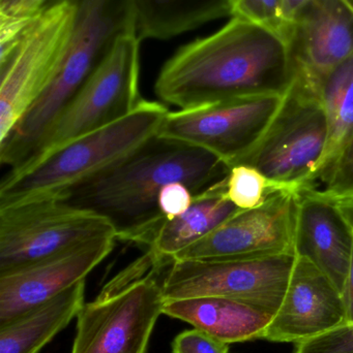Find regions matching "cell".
<instances>
[{
  "mask_svg": "<svg viewBox=\"0 0 353 353\" xmlns=\"http://www.w3.org/2000/svg\"><path fill=\"white\" fill-rule=\"evenodd\" d=\"M289 49L279 33L232 17L217 32L187 43L160 70L155 92L180 110L254 95H284L292 83Z\"/></svg>",
  "mask_w": 353,
  "mask_h": 353,
  "instance_id": "cell-1",
  "label": "cell"
},
{
  "mask_svg": "<svg viewBox=\"0 0 353 353\" xmlns=\"http://www.w3.org/2000/svg\"><path fill=\"white\" fill-rule=\"evenodd\" d=\"M229 172V165L209 151L157 136L60 197L103 216L115 228L118 241L135 245L165 218L158 205L163 187L184 183L196 195L227 179Z\"/></svg>",
  "mask_w": 353,
  "mask_h": 353,
  "instance_id": "cell-2",
  "label": "cell"
},
{
  "mask_svg": "<svg viewBox=\"0 0 353 353\" xmlns=\"http://www.w3.org/2000/svg\"><path fill=\"white\" fill-rule=\"evenodd\" d=\"M137 31L134 0H80L66 56L57 74L10 134L0 141V161L22 165L62 110L109 55L118 39Z\"/></svg>",
  "mask_w": 353,
  "mask_h": 353,
  "instance_id": "cell-3",
  "label": "cell"
},
{
  "mask_svg": "<svg viewBox=\"0 0 353 353\" xmlns=\"http://www.w3.org/2000/svg\"><path fill=\"white\" fill-rule=\"evenodd\" d=\"M169 112L165 103L142 99L126 117L60 147L37 163L8 172L0 184V208L62 196L157 137Z\"/></svg>",
  "mask_w": 353,
  "mask_h": 353,
  "instance_id": "cell-4",
  "label": "cell"
},
{
  "mask_svg": "<svg viewBox=\"0 0 353 353\" xmlns=\"http://www.w3.org/2000/svg\"><path fill=\"white\" fill-rule=\"evenodd\" d=\"M157 272L144 253L85 303L70 353H146L165 302Z\"/></svg>",
  "mask_w": 353,
  "mask_h": 353,
  "instance_id": "cell-5",
  "label": "cell"
},
{
  "mask_svg": "<svg viewBox=\"0 0 353 353\" xmlns=\"http://www.w3.org/2000/svg\"><path fill=\"white\" fill-rule=\"evenodd\" d=\"M140 41L137 31L118 39L109 55L46 130L30 157L16 170L126 117L138 107L143 99L139 91Z\"/></svg>",
  "mask_w": 353,
  "mask_h": 353,
  "instance_id": "cell-6",
  "label": "cell"
},
{
  "mask_svg": "<svg viewBox=\"0 0 353 353\" xmlns=\"http://www.w3.org/2000/svg\"><path fill=\"white\" fill-rule=\"evenodd\" d=\"M113 234L109 220L60 196L0 208V275Z\"/></svg>",
  "mask_w": 353,
  "mask_h": 353,
  "instance_id": "cell-7",
  "label": "cell"
},
{
  "mask_svg": "<svg viewBox=\"0 0 353 353\" xmlns=\"http://www.w3.org/2000/svg\"><path fill=\"white\" fill-rule=\"evenodd\" d=\"M327 142V122L321 97L292 81L267 134L238 163L252 165L303 192L312 184Z\"/></svg>",
  "mask_w": 353,
  "mask_h": 353,
  "instance_id": "cell-8",
  "label": "cell"
},
{
  "mask_svg": "<svg viewBox=\"0 0 353 353\" xmlns=\"http://www.w3.org/2000/svg\"><path fill=\"white\" fill-rule=\"evenodd\" d=\"M76 6H56L29 23L14 49L0 59V141L49 86L66 56Z\"/></svg>",
  "mask_w": 353,
  "mask_h": 353,
  "instance_id": "cell-9",
  "label": "cell"
},
{
  "mask_svg": "<svg viewBox=\"0 0 353 353\" xmlns=\"http://www.w3.org/2000/svg\"><path fill=\"white\" fill-rule=\"evenodd\" d=\"M296 255L252 261H176L161 281L166 300L221 296L252 305L269 314L279 310Z\"/></svg>",
  "mask_w": 353,
  "mask_h": 353,
  "instance_id": "cell-10",
  "label": "cell"
},
{
  "mask_svg": "<svg viewBox=\"0 0 353 353\" xmlns=\"http://www.w3.org/2000/svg\"><path fill=\"white\" fill-rule=\"evenodd\" d=\"M284 97L254 95L170 111L158 137L204 149L232 167L263 140Z\"/></svg>",
  "mask_w": 353,
  "mask_h": 353,
  "instance_id": "cell-11",
  "label": "cell"
},
{
  "mask_svg": "<svg viewBox=\"0 0 353 353\" xmlns=\"http://www.w3.org/2000/svg\"><path fill=\"white\" fill-rule=\"evenodd\" d=\"M300 193H274L260 207L240 210L180 251L176 261H252L296 254Z\"/></svg>",
  "mask_w": 353,
  "mask_h": 353,
  "instance_id": "cell-12",
  "label": "cell"
},
{
  "mask_svg": "<svg viewBox=\"0 0 353 353\" xmlns=\"http://www.w3.org/2000/svg\"><path fill=\"white\" fill-rule=\"evenodd\" d=\"M286 43L292 81L319 94L327 76L353 54V8L347 0H309L290 19Z\"/></svg>",
  "mask_w": 353,
  "mask_h": 353,
  "instance_id": "cell-13",
  "label": "cell"
},
{
  "mask_svg": "<svg viewBox=\"0 0 353 353\" xmlns=\"http://www.w3.org/2000/svg\"><path fill=\"white\" fill-rule=\"evenodd\" d=\"M116 236H105L0 275V325L55 298L103 263L113 251Z\"/></svg>",
  "mask_w": 353,
  "mask_h": 353,
  "instance_id": "cell-14",
  "label": "cell"
},
{
  "mask_svg": "<svg viewBox=\"0 0 353 353\" xmlns=\"http://www.w3.org/2000/svg\"><path fill=\"white\" fill-rule=\"evenodd\" d=\"M346 321L342 294L310 261L296 256L283 302L260 340L298 343Z\"/></svg>",
  "mask_w": 353,
  "mask_h": 353,
  "instance_id": "cell-15",
  "label": "cell"
},
{
  "mask_svg": "<svg viewBox=\"0 0 353 353\" xmlns=\"http://www.w3.org/2000/svg\"><path fill=\"white\" fill-rule=\"evenodd\" d=\"M353 248V232L337 203L303 191L296 230V256L316 265L342 294Z\"/></svg>",
  "mask_w": 353,
  "mask_h": 353,
  "instance_id": "cell-16",
  "label": "cell"
},
{
  "mask_svg": "<svg viewBox=\"0 0 353 353\" xmlns=\"http://www.w3.org/2000/svg\"><path fill=\"white\" fill-rule=\"evenodd\" d=\"M226 181L194 195L192 205L184 214L171 219L163 218L139 239L136 245L146 248L145 253L158 271L240 211L226 195Z\"/></svg>",
  "mask_w": 353,
  "mask_h": 353,
  "instance_id": "cell-17",
  "label": "cell"
},
{
  "mask_svg": "<svg viewBox=\"0 0 353 353\" xmlns=\"http://www.w3.org/2000/svg\"><path fill=\"white\" fill-rule=\"evenodd\" d=\"M163 314L180 319L227 344L260 340L274 315L221 296L166 300Z\"/></svg>",
  "mask_w": 353,
  "mask_h": 353,
  "instance_id": "cell-18",
  "label": "cell"
},
{
  "mask_svg": "<svg viewBox=\"0 0 353 353\" xmlns=\"http://www.w3.org/2000/svg\"><path fill=\"white\" fill-rule=\"evenodd\" d=\"M85 280L48 302L0 325V353H39L78 316L84 306Z\"/></svg>",
  "mask_w": 353,
  "mask_h": 353,
  "instance_id": "cell-19",
  "label": "cell"
},
{
  "mask_svg": "<svg viewBox=\"0 0 353 353\" xmlns=\"http://www.w3.org/2000/svg\"><path fill=\"white\" fill-rule=\"evenodd\" d=\"M327 122V142L321 165L306 191H318L329 178L353 134V54L323 81L319 91Z\"/></svg>",
  "mask_w": 353,
  "mask_h": 353,
  "instance_id": "cell-20",
  "label": "cell"
},
{
  "mask_svg": "<svg viewBox=\"0 0 353 353\" xmlns=\"http://www.w3.org/2000/svg\"><path fill=\"white\" fill-rule=\"evenodd\" d=\"M134 6L140 41L170 39L230 16L228 0H134Z\"/></svg>",
  "mask_w": 353,
  "mask_h": 353,
  "instance_id": "cell-21",
  "label": "cell"
},
{
  "mask_svg": "<svg viewBox=\"0 0 353 353\" xmlns=\"http://www.w3.org/2000/svg\"><path fill=\"white\" fill-rule=\"evenodd\" d=\"M280 191L300 193L289 185L273 180L252 165L236 163L230 167L226 181V195L238 209L260 207L271 194Z\"/></svg>",
  "mask_w": 353,
  "mask_h": 353,
  "instance_id": "cell-22",
  "label": "cell"
},
{
  "mask_svg": "<svg viewBox=\"0 0 353 353\" xmlns=\"http://www.w3.org/2000/svg\"><path fill=\"white\" fill-rule=\"evenodd\" d=\"M230 16L263 25L285 37L289 22L282 12V0H228Z\"/></svg>",
  "mask_w": 353,
  "mask_h": 353,
  "instance_id": "cell-23",
  "label": "cell"
},
{
  "mask_svg": "<svg viewBox=\"0 0 353 353\" xmlns=\"http://www.w3.org/2000/svg\"><path fill=\"white\" fill-rule=\"evenodd\" d=\"M331 201L353 196V134L340 152L329 178L318 191H311Z\"/></svg>",
  "mask_w": 353,
  "mask_h": 353,
  "instance_id": "cell-24",
  "label": "cell"
},
{
  "mask_svg": "<svg viewBox=\"0 0 353 353\" xmlns=\"http://www.w3.org/2000/svg\"><path fill=\"white\" fill-rule=\"evenodd\" d=\"M292 353H353V323H343L316 337L294 344Z\"/></svg>",
  "mask_w": 353,
  "mask_h": 353,
  "instance_id": "cell-25",
  "label": "cell"
},
{
  "mask_svg": "<svg viewBox=\"0 0 353 353\" xmlns=\"http://www.w3.org/2000/svg\"><path fill=\"white\" fill-rule=\"evenodd\" d=\"M172 353H229V344L194 327L174 338Z\"/></svg>",
  "mask_w": 353,
  "mask_h": 353,
  "instance_id": "cell-26",
  "label": "cell"
},
{
  "mask_svg": "<svg viewBox=\"0 0 353 353\" xmlns=\"http://www.w3.org/2000/svg\"><path fill=\"white\" fill-rule=\"evenodd\" d=\"M194 193L184 183L175 182L162 188L158 199V205L162 215L166 219L178 217L192 205Z\"/></svg>",
  "mask_w": 353,
  "mask_h": 353,
  "instance_id": "cell-27",
  "label": "cell"
},
{
  "mask_svg": "<svg viewBox=\"0 0 353 353\" xmlns=\"http://www.w3.org/2000/svg\"><path fill=\"white\" fill-rule=\"evenodd\" d=\"M79 1L80 0H0V14L35 18L56 6L66 3L76 6Z\"/></svg>",
  "mask_w": 353,
  "mask_h": 353,
  "instance_id": "cell-28",
  "label": "cell"
},
{
  "mask_svg": "<svg viewBox=\"0 0 353 353\" xmlns=\"http://www.w3.org/2000/svg\"><path fill=\"white\" fill-rule=\"evenodd\" d=\"M342 300H343L344 307H345L346 323H353V248L347 279H346L345 285L342 292Z\"/></svg>",
  "mask_w": 353,
  "mask_h": 353,
  "instance_id": "cell-29",
  "label": "cell"
},
{
  "mask_svg": "<svg viewBox=\"0 0 353 353\" xmlns=\"http://www.w3.org/2000/svg\"><path fill=\"white\" fill-rule=\"evenodd\" d=\"M308 1L309 0H282V12L285 20L289 22L294 14Z\"/></svg>",
  "mask_w": 353,
  "mask_h": 353,
  "instance_id": "cell-30",
  "label": "cell"
},
{
  "mask_svg": "<svg viewBox=\"0 0 353 353\" xmlns=\"http://www.w3.org/2000/svg\"><path fill=\"white\" fill-rule=\"evenodd\" d=\"M337 203L342 215L353 230V203L352 201H334Z\"/></svg>",
  "mask_w": 353,
  "mask_h": 353,
  "instance_id": "cell-31",
  "label": "cell"
},
{
  "mask_svg": "<svg viewBox=\"0 0 353 353\" xmlns=\"http://www.w3.org/2000/svg\"><path fill=\"white\" fill-rule=\"evenodd\" d=\"M352 201V203H353V196L348 197V199H341V201Z\"/></svg>",
  "mask_w": 353,
  "mask_h": 353,
  "instance_id": "cell-32",
  "label": "cell"
},
{
  "mask_svg": "<svg viewBox=\"0 0 353 353\" xmlns=\"http://www.w3.org/2000/svg\"><path fill=\"white\" fill-rule=\"evenodd\" d=\"M347 1H348V3H350V6H352V8H353V0H347Z\"/></svg>",
  "mask_w": 353,
  "mask_h": 353,
  "instance_id": "cell-33",
  "label": "cell"
}]
</instances>
